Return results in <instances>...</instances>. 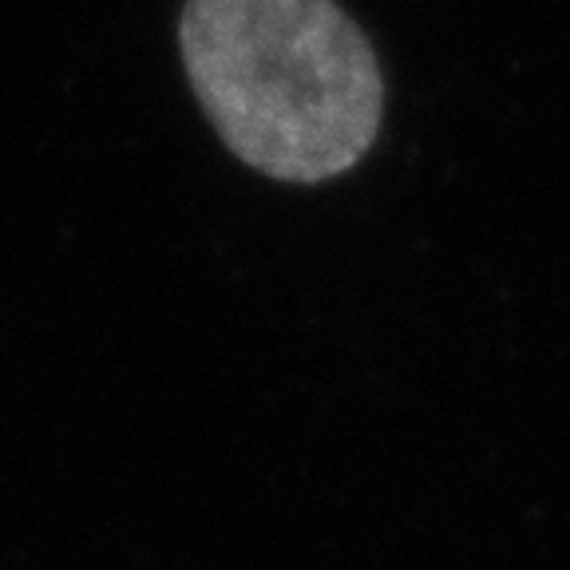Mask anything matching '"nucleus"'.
I'll return each instance as SVG.
<instances>
[{"label":"nucleus","instance_id":"nucleus-1","mask_svg":"<svg viewBox=\"0 0 570 570\" xmlns=\"http://www.w3.org/2000/svg\"><path fill=\"white\" fill-rule=\"evenodd\" d=\"M178 45L206 119L258 175L325 183L381 131L376 56L333 0H187Z\"/></svg>","mask_w":570,"mask_h":570}]
</instances>
